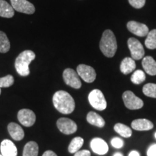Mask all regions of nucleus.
I'll return each mask as SVG.
<instances>
[{
    "mask_svg": "<svg viewBox=\"0 0 156 156\" xmlns=\"http://www.w3.org/2000/svg\"><path fill=\"white\" fill-rule=\"evenodd\" d=\"M53 103L56 110L63 114H71L75 108L73 98L69 93L64 90L57 91L54 93Z\"/></svg>",
    "mask_w": 156,
    "mask_h": 156,
    "instance_id": "obj_1",
    "label": "nucleus"
},
{
    "mask_svg": "<svg viewBox=\"0 0 156 156\" xmlns=\"http://www.w3.org/2000/svg\"><path fill=\"white\" fill-rule=\"evenodd\" d=\"M100 49L103 55L112 58L117 50V42L114 33L111 30H106L103 33L100 41Z\"/></svg>",
    "mask_w": 156,
    "mask_h": 156,
    "instance_id": "obj_2",
    "label": "nucleus"
},
{
    "mask_svg": "<svg viewBox=\"0 0 156 156\" xmlns=\"http://www.w3.org/2000/svg\"><path fill=\"white\" fill-rule=\"evenodd\" d=\"M36 58V54L30 50H25L21 52L16 58L15 62V67L17 73L20 76L25 77L30 74L29 65L31 62Z\"/></svg>",
    "mask_w": 156,
    "mask_h": 156,
    "instance_id": "obj_3",
    "label": "nucleus"
},
{
    "mask_svg": "<svg viewBox=\"0 0 156 156\" xmlns=\"http://www.w3.org/2000/svg\"><path fill=\"white\" fill-rule=\"evenodd\" d=\"M88 101L93 108L98 111H103L106 108L107 103L103 93L100 90L95 89L89 93Z\"/></svg>",
    "mask_w": 156,
    "mask_h": 156,
    "instance_id": "obj_4",
    "label": "nucleus"
},
{
    "mask_svg": "<svg viewBox=\"0 0 156 156\" xmlns=\"http://www.w3.org/2000/svg\"><path fill=\"white\" fill-rule=\"evenodd\" d=\"M122 98L125 106L130 110H137L142 108L144 106L142 99L136 96L134 93L130 90H126L123 93Z\"/></svg>",
    "mask_w": 156,
    "mask_h": 156,
    "instance_id": "obj_5",
    "label": "nucleus"
},
{
    "mask_svg": "<svg viewBox=\"0 0 156 156\" xmlns=\"http://www.w3.org/2000/svg\"><path fill=\"white\" fill-rule=\"evenodd\" d=\"M127 44L130 53H131L132 58L134 60H140L144 57L145 50H144L143 46L137 39L134 38H129Z\"/></svg>",
    "mask_w": 156,
    "mask_h": 156,
    "instance_id": "obj_6",
    "label": "nucleus"
},
{
    "mask_svg": "<svg viewBox=\"0 0 156 156\" xmlns=\"http://www.w3.org/2000/svg\"><path fill=\"white\" fill-rule=\"evenodd\" d=\"M79 77L80 76L78 75L77 72H75L71 68H67L64 70L63 73V79L64 83L69 86L75 89L80 88L82 86L81 81Z\"/></svg>",
    "mask_w": 156,
    "mask_h": 156,
    "instance_id": "obj_7",
    "label": "nucleus"
},
{
    "mask_svg": "<svg viewBox=\"0 0 156 156\" xmlns=\"http://www.w3.org/2000/svg\"><path fill=\"white\" fill-rule=\"evenodd\" d=\"M77 73L84 81L90 83L94 82L96 78V73L90 66L86 64H80L77 67Z\"/></svg>",
    "mask_w": 156,
    "mask_h": 156,
    "instance_id": "obj_8",
    "label": "nucleus"
},
{
    "mask_svg": "<svg viewBox=\"0 0 156 156\" xmlns=\"http://www.w3.org/2000/svg\"><path fill=\"white\" fill-rule=\"evenodd\" d=\"M56 125L59 131L65 134H72L77 129V124L74 121L64 117L58 119L56 122Z\"/></svg>",
    "mask_w": 156,
    "mask_h": 156,
    "instance_id": "obj_9",
    "label": "nucleus"
},
{
    "mask_svg": "<svg viewBox=\"0 0 156 156\" xmlns=\"http://www.w3.org/2000/svg\"><path fill=\"white\" fill-rule=\"evenodd\" d=\"M11 5L15 11L31 15L35 12L34 5L28 0H10Z\"/></svg>",
    "mask_w": 156,
    "mask_h": 156,
    "instance_id": "obj_10",
    "label": "nucleus"
},
{
    "mask_svg": "<svg viewBox=\"0 0 156 156\" xmlns=\"http://www.w3.org/2000/svg\"><path fill=\"white\" fill-rule=\"evenodd\" d=\"M17 119L21 124L23 126L30 127L33 126L36 122V114L30 109H21L17 114Z\"/></svg>",
    "mask_w": 156,
    "mask_h": 156,
    "instance_id": "obj_11",
    "label": "nucleus"
},
{
    "mask_svg": "<svg viewBox=\"0 0 156 156\" xmlns=\"http://www.w3.org/2000/svg\"><path fill=\"white\" fill-rule=\"evenodd\" d=\"M128 30L136 36L140 37H144L147 36L149 33V29L147 25L140 23L136 21H129L126 25Z\"/></svg>",
    "mask_w": 156,
    "mask_h": 156,
    "instance_id": "obj_12",
    "label": "nucleus"
},
{
    "mask_svg": "<svg viewBox=\"0 0 156 156\" xmlns=\"http://www.w3.org/2000/svg\"><path fill=\"white\" fill-rule=\"evenodd\" d=\"M90 147L93 151L98 155H105L108 153V146L107 143L101 138H94L90 142Z\"/></svg>",
    "mask_w": 156,
    "mask_h": 156,
    "instance_id": "obj_13",
    "label": "nucleus"
},
{
    "mask_svg": "<svg viewBox=\"0 0 156 156\" xmlns=\"http://www.w3.org/2000/svg\"><path fill=\"white\" fill-rule=\"evenodd\" d=\"M0 149H1L2 155L3 156H17V155L16 146L11 140H3L1 143Z\"/></svg>",
    "mask_w": 156,
    "mask_h": 156,
    "instance_id": "obj_14",
    "label": "nucleus"
},
{
    "mask_svg": "<svg viewBox=\"0 0 156 156\" xmlns=\"http://www.w3.org/2000/svg\"><path fill=\"white\" fill-rule=\"evenodd\" d=\"M7 129H8L9 135L12 136V139L16 140V141H20L24 137V130L16 123H9L8 126H7Z\"/></svg>",
    "mask_w": 156,
    "mask_h": 156,
    "instance_id": "obj_15",
    "label": "nucleus"
},
{
    "mask_svg": "<svg viewBox=\"0 0 156 156\" xmlns=\"http://www.w3.org/2000/svg\"><path fill=\"white\" fill-rule=\"evenodd\" d=\"M132 127L136 131H148L153 128V124L146 119H138L132 121Z\"/></svg>",
    "mask_w": 156,
    "mask_h": 156,
    "instance_id": "obj_16",
    "label": "nucleus"
},
{
    "mask_svg": "<svg viewBox=\"0 0 156 156\" xmlns=\"http://www.w3.org/2000/svg\"><path fill=\"white\" fill-rule=\"evenodd\" d=\"M142 65L145 69V73L148 75H156V62L152 56H145L142 62Z\"/></svg>",
    "mask_w": 156,
    "mask_h": 156,
    "instance_id": "obj_17",
    "label": "nucleus"
},
{
    "mask_svg": "<svg viewBox=\"0 0 156 156\" xmlns=\"http://www.w3.org/2000/svg\"><path fill=\"white\" fill-rule=\"evenodd\" d=\"M135 62L131 57L124 58L121 62L120 70L124 75H128V74L132 73L135 69Z\"/></svg>",
    "mask_w": 156,
    "mask_h": 156,
    "instance_id": "obj_18",
    "label": "nucleus"
},
{
    "mask_svg": "<svg viewBox=\"0 0 156 156\" xmlns=\"http://www.w3.org/2000/svg\"><path fill=\"white\" fill-rule=\"evenodd\" d=\"M15 9L5 0H0V17L11 18L14 16Z\"/></svg>",
    "mask_w": 156,
    "mask_h": 156,
    "instance_id": "obj_19",
    "label": "nucleus"
},
{
    "mask_svg": "<svg viewBox=\"0 0 156 156\" xmlns=\"http://www.w3.org/2000/svg\"><path fill=\"white\" fill-rule=\"evenodd\" d=\"M87 121L89 124L99 128L103 127L105 126V124H106L105 120L103 119L102 117L99 114H98L97 113L93 112H90L87 114Z\"/></svg>",
    "mask_w": 156,
    "mask_h": 156,
    "instance_id": "obj_20",
    "label": "nucleus"
},
{
    "mask_svg": "<svg viewBox=\"0 0 156 156\" xmlns=\"http://www.w3.org/2000/svg\"><path fill=\"white\" fill-rule=\"evenodd\" d=\"M38 145L36 142H28L25 145L23 156H38Z\"/></svg>",
    "mask_w": 156,
    "mask_h": 156,
    "instance_id": "obj_21",
    "label": "nucleus"
},
{
    "mask_svg": "<svg viewBox=\"0 0 156 156\" xmlns=\"http://www.w3.org/2000/svg\"><path fill=\"white\" fill-rule=\"evenodd\" d=\"M114 129L115 132H117V133L119 134V135L123 136V137L129 138L132 136V129L129 127L128 126L125 125V124L118 123V124H115Z\"/></svg>",
    "mask_w": 156,
    "mask_h": 156,
    "instance_id": "obj_22",
    "label": "nucleus"
},
{
    "mask_svg": "<svg viewBox=\"0 0 156 156\" xmlns=\"http://www.w3.org/2000/svg\"><path fill=\"white\" fill-rule=\"evenodd\" d=\"M84 143V140L80 136H77L75 137L70 142L69 147H68V151L70 153H75L83 147Z\"/></svg>",
    "mask_w": 156,
    "mask_h": 156,
    "instance_id": "obj_23",
    "label": "nucleus"
},
{
    "mask_svg": "<svg viewBox=\"0 0 156 156\" xmlns=\"http://www.w3.org/2000/svg\"><path fill=\"white\" fill-rule=\"evenodd\" d=\"M145 46L149 49L156 48V29L150 31L147 35V38L145 41Z\"/></svg>",
    "mask_w": 156,
    "mask_h": 156,
    "instance_id": "obj_24",
    "label": "nucleus"
},
{
    "mask_svg": "<svg viewBox=\"0 0 156 156\" xmlns=\"http://www.w3.org/2000/svg\"><path fill=\"white\" fill-rule=\"evenodd\" d=\"M10 48V43L7 35L2 31H0V52L7 53Z\"/></svg>",
    "mask_w": 156,
    "mask_h": 156,
    "instance_id": "obj_25",
    "label": "nucleus"
},
{
    "mask_svg": "<svg viewBox=\"0 0 156 156\" xmlns=\"http://www.w3.org/2000/svg\"><path fill=\"white\" fill-rule=\"evenodd\" d=\"M145 74L142 70L138 69L134 72L131 77V81L135 85H140L145 80Z\"/></svg>",
    "mask_w": 156,
    "mask_h": 156,
    "instance_id": "obj_26",
    "label": "nucleus"
},
{
    "mask_svg": "<svg viewBox=\"0 0 156 156\" xmlns=\"http://www.w3.org/2000/svg\"><path fill=\"white\" fill-rule=\"evenodd\" d=\"M142 92L146 96L156 98V84L147 83L143 86Z\"/></svg>",
    "mask_w": 156,
    "mask_h": 156,
    "instance_id": "obj_27",
    "label": "nucleus"
},
{
    "mask_svg": "<svg viewBox=\"0 0 156 156\" xmlns=\"http://www.w3.org/2000/svg\"><path fill=\"white\" fill-rule=\"evenodd\" d=\"M14 77L11 75H8L3 77H0V88L10 87L14 84Z\"/></svg>",
    "mask_w": 156,
    "mask_h": 156,
    "instance_id": "obj_28",
    "label": "nucleus"
},
{
    "mask_svg": "<svg viewBox=\"0 0 156 156\" xmlns=\"http://www.w3.org/2000/svg\"><path fill=\"white\" fill-rule=\"evenodd\" d=\"M146 0H129L130 5L136 9H140L145 5Z\"/></svg>",
    "mask_w": 156,
    "mask_h": 156,
    "instance_id": "obj_29",
    "label": "nucleus"
},
{
    "mask_svg": "<svg viewBox=\"0 0 156 156\" xmlns=\"http://www.w3.org/2000/svg\"><path fill=\"white\" fill-rule=\"evenodd\" d=\"M112 146L117 149H120L124 146V141L119 137H114L113 138L111 141Z\"/></svg>",
    "mask_w": 156,
    "mask_h": 156,
    "instance_id": "obj_30",
    "label": "nucleus"
},
{
    "mask_svg": "<svg viewBox=\"0 0 156 156\" xmlns=\"http://www.w3.org/2000/svg\"><path fill=\"white\" fill-rule=\"evenodd\" d=\"M147 156H156V144H153L147 150Z\"/></svg>",
    "mask_w": 156,
    "mask_h": 156,
    "instance_id": "obj_31",
    "label": "nucleus"
},
{
    "mask_svg": "<svg viewBox=\"0 0 156 156\" xmlns=\"http://www.w3.org/2000/svg\"><path fill=\"white\" fill-rule=\"evenodd\" d=\"M91 153L89 151L87 150H82V151H77V153H75L74 156H90Z\"/></svg>",
    "mask_w": 156,
    "mask_h": 156,
    "instance_id": "obj_32",
    "label": "nucleus"
},
{
    "mask_svg": "<svg viewBox=\"0 0 156 156\" xmlns=\"http://www.w3.org/2000/svg\"><path fill=\"white\" fill-rule=\"evenodd\" d=\"M42 156H57V155L51 151H47L43 154Z\"/></svg>",
    "mask_w": 156,
    "mask_h": 156,
    "instance_id": "obj_33",
    "label": "nucleus"
},
{
    "mask_svg": "<svg viewBox=\"0 0 156 156\" xmlns=\"http://www.w3.org/2000/svg\"><path fill=\"white\" fill-rule=\"evenodd\" d=\"M129 156H140V153L136 151H132L129 154Z\"/></svg>",
    "mask_w": 156,
    "mask_h": 156,
    "instance_id": "obj_34",
    "label": "nucleus"
},
{
    "mask_svg": "<svg viewBox=\"0 0 156 156\" xmlns=\"http://www.w3.org/2000/svg\"><path fill=\"white\" fill-rule=\"evenodd\" d=\"M114 156H123V155L121 153H114Z\"/></svg>",
    "mask_w": 156,
    "mask_h": 156,
    "instance_id": "obj_35",
    "label": "nucleus"
},
{
    "mask_svg": "<svg viewBox=\"0 0 156 156\" xmlns=\"http://www.w3.org/2000/svg\"><path fill=\"white\" fill-rule=\"evenodd\" d=\"M0 95H1V88H0Z\"/></svg>",
    "mask_w": 156,
    "mask_h": 156,
    "instance_id": "obj_36",
    "label": "nucleus"
},
{
    "mask_svg": "<svg viewBox=\"0 0 156 156\" xmlns=\"http://www.w3.org/2000/svg\"><path fill=\"white\" fill-rule=\"evenodd\" d=\"M155 137L156 138V132H155Z\"/></svg>",
    "mask_w": 156,
    "mask_h": 156,
    "instance_id": "obj_37",
    "label": "nucleus"
},
{
    "mask_svg": "<svg viewBox=\"0 0 156 156\" xmlns=\"http://www.w3.org/2000/svg\"><path fill=\"white\" fill-rule=\"evenodd\" d=\"M0 156H3V155H0Z\"/></svg>",
    "mask_w": 156,
    "mask_h": 156,
    "instance_id": "obj_38",
    "label": "nucleus"
}]
</instances>
